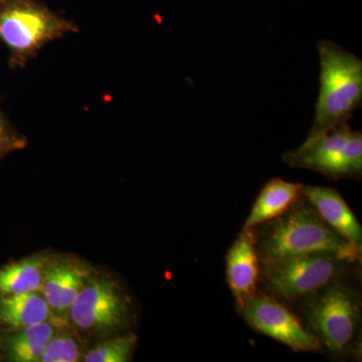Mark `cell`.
<instances>
[{
  "mask_svg": "<svg viewBox=\"0 0 362 362\" xmlns=\"http://www.w3.org/2000/svg\"><path fill=\"white\" fill-rule=\"evenodd\" d=\"M252 232L259 264L314 252H330L352 264L361 261L362 250L331 228L302 194L287 211Z\"/></svg>",
  "mask_w": 362,
  "mask_h": 362,
  "instance_id": "cell-1",
  "label": "cell"
},
{
  "mask_svg": "<svg viewBox=\"0 0 362 362\" xmlns=\"http://www.w3.org/2000/svg\"><path fill=\"white\" fill-rule=\"evenodd\" d=\"M320 59V90L308 137L349 123L362 102V61L330 40L317 45Z\"/></svg>",
  "mask_w": 362,
  "mask_h": 362,
  "instance_id": "cell-2",
  "label": "cell"
},
{
  "mask_svg": "<svg viewBox=\"0 0 362 362\" xmlns=\"http://www.w3.org/2000/svg\"><path fill=\"white\" fill-rule=\"evenodd\" d=\"M78 25L39 0H0V42L9 52L11 70L25 69L40 49Z\"/></svg>",
  "mask_w": 362,
  "mask_h": 362,
  "instance_id": "cell-3",
  "label": "cell"
},
{
  "mask_svg": "<svg viewBox=\"0 0 362 362\" xmlns=\"http://www.w3.org/2000/svg\"><path fill=\"white\" fill-rule=\"evenodd\" d=\"M346 276L332 281L302 301L305 326L318 338L324 350L334 356L349 351L361 323V294Z\"/></svg>",
  "mask_w": 362,
  "mask_h": 362,
  "instance_id": "cell-4",
  "label": "cell"
},
{
  "mask_svg": "<svg viewBox=\"0 0 362 362\" xmlns=\"http://www.w3.org/2000/svg\"><path fill=\"white\" fill-rule=\"evenodd\" d=\"M356 264L330 252H314L261 264L259 291L288 305L301 303Z\"/></svg>",
  "mask_w": 362,
  "mask_h": 362,
  "instance_id": "cell-5",
  "label": "cell"
},
{
  "mask_svg": "<svg viewBox=\"0 0 362 362\" xmlns=\"http://www.w3.org/2000/svg\"><path fill=\"white\" fill-rule=\"evenodd\" d=\"M349 123L307 137L303 144L283 154L282 160L293 168L317 171L333 180H361L362 141L351 136Z\"/></svg>",
  "mask_w": 362,
  "mask_h": 362,
  "instance_id": "cell-6",
  "label": "cell"
},
{
  "mask_svg": "<svg viewBox=\"0 0 362 362\" xmlns=\"http://www.w3.org/2000/svg\"><path fill=\"white\" fill-rule=\"evenodd\" d=\"M238 312L252 329L273 338L293 351L308 354L324 351L318 338L288 305L265 293H257Z\"/></svg>",
  "mask_w": 362,
  "mask_h": 362,
  "instance_id": "cell-7",
  "label": "cell"
},
{
  "mask_svg": "<svg viewBox=\"0 0 362 362\" xmlns=\"http://www.w3.org/2000/svg\"><path fill=\"white\" fill-rule=\"evenodd\" d=\"M128 313V301L115 281L92 277L71 305L68 317L78 329L104 334L125 325Z\"/></svg>",
  "mask_w": 362,
  "mask_h": 362,
  "instance_id": "cell-8",
  "label": "cell"
},
{
  "mask_svg": "<svg viewBox=\"0 0 362 362\" xmlns=\"http://www.w3.org/2000/svg\"><path fill=\"white\" fill-rule=\"evenodd\" d=\"M92 277V269L78 259H52L49 264L40 292L54 315L62 323L68 317L71 305Z\"/></svg>",
  "mask_w": 362,
  "mask_h": 362,
  "instance_id": "cell-9",
  "label": "cell"
},
{
  "mask_svg": "<svg viewBox=\"0 0 362 362\" xmlns=\"http://www.w3.org/2000/svg\"><path fill=\"white\" fill-rule=\"evenodd\" d=\"M259 259L252 228H243L226 257V276L238 310L259 292Z\"/></svg>",
  "mask_w": 362,
  "mask_h": 362,
  "instance_id": "cell-10",
  "label": "cell"
},
{
  "mask_svg": "<svg viewBox=\"0 0 362 362\" xmlns=\"http://www.w3.org/2000/svg\"><path fill=\"white\" fill-rule=\"evenodd\" d=\"M301 194L331 228L352 246L362 250L361 223L337 189L303 185Z\"/></svg>",
  "mask_w": 362,
  "mask_h": 362,
  "instance_id": "cell-11",
  "label": "cell"
},
{
  "mask_svg": "<svg viewBox=\"0 0 362 362\" xmlns=\"http://www.w3.org/2000/svg\"><path fill=\"white\" fill-rule=\"evenodd\" d=\"M44 322L62 323L52 313L42 292L0 298V328L6 332Z\"/></svg>",
  "mask_w": 362,
  "mask_h": 362,
  "instance_id": "cell-12",
  "label": "cell"
},
{
  "mask_svg": "<svg viewBox=\"0 0 362 362\" xmlns=\"http://www.w3.org/2000/svg\"><path fill=\"white\" fill-rule=\"evenodd\" d=\"M302 187L280 177L269 180L252 204L244 228H256L284 214L301 197Z\"/></svg>",
  "mask_w": 362,
  "mask_h": 362,
  "instance_id": "cell-13",
  "label": "cell"
},
{
  "mask_svg": "<svg viewBox=\"0 0 362 362\" xmlns=\"http://www.w3.org/2000/svg\"><path fill=\"white\" fill-rule=\"evenodd\" d=\"M52 259L35 255L0 267V298L42 291Z\"/></svg>",
  "mask_w": 362,
  "mask_h": 362,
  "instance_id": "cell-14",
  "label": "cell"
},
{
  "mask_svg": "<svg viewBox=\"0 0 362 362\" xmlns=\"http://www.w3.org/2000/svg\"><path fill=\"white\" fill-rule=\"evenodd\" d=\"M56 323L44 322L23 329L11 331L0 338L4 358L11 362H37L47 343L57 333Z\"/></svg>",
  "mask_w": 362,
  "mask_h": 362,
  "instance_id": "cell-15",
  "label": "cell"
},
{
  "mask_svg": "<svg viewBox=\"0 0 362 362\" xmlns=\"http://www.w3.org/2000/svg\"><path fill=\"white\" fill-rule=\"evenodd\" d=\"M138 337L125 335L108 340L89 350L84 356L86 362H126L130 361Z\"/></svg>",
  "mask_w": 362,
  "mask_h": 362,
  "instance_id": "cell-16",
  "label": "cell"
},
{
  "mask_svg": "<svg viewBox=\"0 0 362 362\" xmlns=\"http://www.w3.org/2000/svg\"><path fill=\"white\" fill-rule=\"evenodd\" d=\"M82 354L77 340L71 335L59 334L52 337L40 357V362H76L81 361Z\"/></svg>",
  "mask_w": 362,
  "mask_h": 362,
  "instance_id": "cell-17",
  "label": "cell"
},
{
  "mask_svg": "<svg viewBox=\"0 0 362 362\" xmlns=\"http://www.w3.org/2000/svg\"><path fill=\"white\" fill-rule=\"evenodd\" d=\"M2 97L0 96V160L11 152L28 147V138L16 129L1 109Z\"/></svg>",
  "mask_w": 362,
  "mask_h": 362,
  "instance_id": "cell-18",
  "label": "cell"
}]
</instances>
